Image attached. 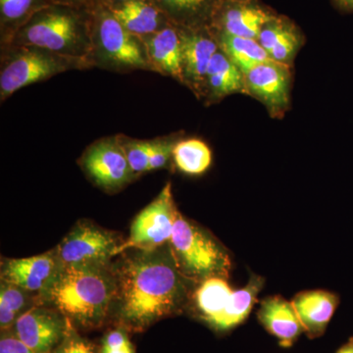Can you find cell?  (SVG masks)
<instances>
[{
	"instance_id": "1",
	"label": "cell",
	"mask_w": 353,
	"mask_h": 353,
	"mask_svg": "<svg viewBox=\"0 0 353 353\" xmlns=\"http://www.w3.org/2000/svg\"><path fill=\"white\" fill-rule=\"evenodd\" d=\"M114 261L116 292L109 324L143 333L157 322L189 307L197 284L176 266L170 245L155 250H128Z\"/></svg>"
},
{
	"instance_id": "2",
	"label": "cell",
	"mask_w": 353,
	"mask_h": 353,
	"mask_svg": "<svg viewBox=\"0 0 353 353\" xmlns=\"http://www.w3.org/2000/svg\"><path fill=\"white\" fill-rule=\"evenodd\" d=\"M116 292L114 262L108 266H58L34 303L55 309L78 331L109 324Z\"/></svg>"
},
{
	"instance_id": "3",
	"label": "cell",
	"mask_w": 353,
	"mask_h": 353,
	"mask_svg": "<svg viewBox=\"0 0 353 353\" xmlns=\"http://www.w3.org/2000/svg\"><path fill=\"white\" fill-rule=\"evenodd\" d=\"M15 46H32L62 57L88 60L94 52L92 7L48 4L32 14L11 38Z\"/></svg>"
},
{
	"instance_id": "4",
	"label": "cell",
	"mask_w": 353,
	"mask_h": 353,
	"mask_svg": "<svg viewBox=\"0 0 353 353\" xmlns=\"http://www.w3.org/2000/svg\"><path fill=\"white\" fill-rule=\"evenodd\" d=\"M169 245L178 268L196 284L212 277L229 278L233 267L229 250L208 230L180 212Z\"/></svg>"
},
{
	"instance_id": "5",
	"label": "cell",
	"mask_w": 353,
	"mask_h": 353,
	"mask_svg": "<svg viewBox=\"0 0 353 353\" xmlns=\"http://www.w3.org/2000/svg\"><path fill=\"white\" fill-rule=\"evenodd\" d=\"M92 38L94 52L106 63L120 69H152L143 39L128 32L99 2L92 6Z\"/></svg>"
},
{
	"instance_id": "6",
	"label": "cell",
	"mask_w": 353,
	"mask_h": 353,
	"mask_svg": "<svg viewBox=\"0 0 353 353\" xmlns=\"http://www.w3.org/2000/svg\"><path fill=\"white\" fill-rule=\"evenodd\" d=\"M124 243L115 232L80 220L55 246L58 266H108Z\"/></svg>"
},
{
	"instance_id": "7",
	"label": "cell",
	"mask_w": 353,
	"mask_h": 353,
	"mask_svg": "<svg viewBox=\"0 0 353 353\" xmlns=\"http://www.w3.org/2000/svg\"><path fill=\"white\" fill-rule=\"evenodd\" d=\"M14 52L0 74L1 101L22 88L90 62L32 46H16Z\"/></svg>"
},
{
	"instance_id": "8",
	"label": "cell",
	"mask_w": 353,
	"mask_h": 353,
	"mask_svg": "<svg viewBox=\"0 0 353 353\" xmlns=\"http://www.w3.org/2000/svg\"><path fill=\"white\" fill-rule=\"evenodd\" d=\"M179 211L172 194L171 183L136 216L130 236L120 245L117 254L128 250H150L166 245L171 240Z\"/></svg>"
},
{
	"instance_id": "9",
	"label": "cell",
	"mask_w": 353,
	"mask_h": 353,
	"mask_svg": "<svg viewBox=\"0 0 353 353\" xmlns=\"http://www.w3.org/2000/svg\"><path fill=\"white\" fill-rule=\"evenodd\" d=\"M81 166L97 187L108 192L122 190L136 178L118 138L101 139L88 148Z\"/></svg>"
},
{
	"instance_id": "10",
	"label": "cell",
	"mask_w": 353,
	"mask_h": 353,
	"mask_svg": "<svg viewBox=\"0 0 353 353\" xmlns=\"http://www.w3.org/2000/svg\"><path fill=\"white\" fill-rule=\"evenodd\" d=\"M69 321L55 309L34 303L16 320L12 331L32 353H54L64 341Z\"/></svg>"
},
{
	"instance_id": "11",
	"label": "cell",
	"mask_w": 353,
	"mask_h": 353,
	"mask_svg": "<svg viewBox=\"0 0 353 353\" xmlns=\"http://www.w3.org/2000/svg\"><path fill=\"white\" fill-rule=\"evenodd\" d=\"M57 267L54 248L27 259H2L0 279L37 296L48 284Z\"/></svg>"
},
{
	"instance_id": "12",
	"label": "cell",
	"mask_w": 353,
	"mask_h": 353,
	"mask_svg": "<svg viewBox=\"0 0 353 353\" xmlns=\"http://www.w3.org/2000/svg\"><path fill=\"white\" fill-rule=\"evenodd\" d=\"M248 92L274 110L287 108L290 95V71L285 63L269 60L243 73Z\"/></svg>"
},
{
	"instance_id": "13",
	"label": "cell",
	"mask_w": 353,
	"mask_h": 353,
	"mask_svg": "<svg viewBox=\"0 0 353 353\" xmlns=\"http://www.w3.org/2000/svg\"><path fill=\"white\" fill-rule=\"evenodd\" d=\"M257 319L284 348L292 347L304 333L292 301H288L281 296L265 297L257 311Z\"/></svg>"
},
{
	"instance_id": "14",
	"label": "cell",
	"mask_w": 353,
	"mask_h": 353,
	"mask_svg": "<svg viewBox=\"0 0 353 353\" xmlns=\"http://www.w3.org/2000/svg\"><path fill=\"white\" fill-rule=\"evenodd\" d=\"M301 320L304 333L309 339L320 338L340 304V297L324 290H306L297 294L292 301Z\"/></svg>"
},
{
	"instance_id": "15",
	"label": "cell",
	"mask_w": 353,
	"mask_h": 353,
	"mask_svg": "<svg viewBox=\"0 0 353 353\" xmlns=\"http://www.w3.org/2000/svg\"><path fill=\"white\" fill-rule=\"evenodd\" d=\"M143 39L152 68L159 73L185 81L182 63L181 28L170 24Z\"/></svg>"
},
{
	"instance_id": "16",
	"label": "cell",
	"mask_w": 353,
	"mask_h": 353,
	"mask_svg": "<svg viewBox=\"0 0 353 353\" xmlns=\"http://www.w3.org/2000/svg\"><path fill=\"white\" fill-rule=\"evenodd\" d=\"M233 292L227 278L206 279L197 284L187 311L211 330L226 309Z\"/></svg>"
},
{
	"instance_id": "17",
	"label": "cell",
	"mask_w": 353,
	"mask_h": 353,
	"mask_svg": "<svg viewBox=\"0 0 353 353\" xmlns=\"http://www.w3.org/2000/svg\"><path fill=\"white\" fill-rule=\"evenodd\" d=\"M180 28L183 79L199 85L205 82L209 64L219 46L201 28Z\"/></svg>"
},
{
	"instance_id": "18",
	"label": "cell",
	"mask_w": 353,
	"mask_h": 353,
	"mask_svg": "<svg viewBox=\"0 0 353 353\" xmlns=\"http://www.w3.org/2000/svg\"><path fill=\"white\" fill-rule=\"evenodd\" d=\"M109 8L128 32L141 39L173 24L153 0H128Z\"/></svg>"
},
{
	"instance_id": "19",
	"label": "cell",
	"mask_w": 353,
	"mask_h": 353,
	"mask_svg": "<svg viewBox=\"0 0 353 353\" xmlns=\"http://www.w3.org/2000/svg\"><path fill=\"white\" fill-rule=\"evenodd\" d=\"M228 6L221 11L215 24L219 26L221 32L243 37V38L259 39L263 28L276 17L259 7L236 3Z\"/></svg>"
},
{
	"instance_id": "20",
	"label": "cell",
	"mask_w": 353,
	"mask_h": 353,
	"mask_svg": "<svg viewBox=\"0 0 353 353\" xmlns=\"http://www.w3.org/2000/svg\"><path fill=\"white\" fill-rule=\"evenodd\" d=\"M264 285L263 277L252 274L245 287L234 290L229 304L211 331L215 334H224L243 324L252 313Z\"/></svg>"
},
{
	"instance_id": "21",
	"label": "cell",
	"mask_w": 353,
	"mask_h": 353,
	"mask_svg": "<svg viewBox=\"0 0 353 353\" xmlns=\"http://www.w3.org/2000/svg\"><path fill=\"white\" fill-rule=\"evenodd\" d=\"M206 82L215 97L248 90L243 72L222 50H218L211 59Z\"/></svg>"
},
{
	"instance_id": "22",
	"label": "cell",
	"mask_w": 353,
	"mask_h": 353,
	"mask_svg": "<svg viewBox=\"0 0 353 353\" xmlns=\"http://www.w3.org/2000/svg\"><path fill=\"white\" fill-rule=\"evenodd\" d=\"M174 25L183 28H201L212 17L215 0H153Z\"/></svg>"
},
{
	"instance_id": "23",
	"label": "cell",
	"mask_w": 353,
	"mask_h": 353,
	"mask_svg": "<svg viewBox=\"0 0 353 353\" xmlns=\"http://www.w3.org/2000/svg\"><path fill=\"white\" fill-rule=\"evenodd\" d=\"M218 46L243 73L256 65L272 60L257 39L243 38L220 32Z\"/></svg>"
},
{
	"instance_id": "24",
	"label": "cell",
	"mask_w": 353,
	"mask_h": 353,
	"mask_svg": "<svg viewBox=\"0 0 353 353\" xmlns=\"http://www.w3.org/2000/svg\"><path fill=\"white\" fill-rule=\"evenodd\" d=\"M173 159L176 168L187 175L205 173L212 162V153L204 141L197 139H185L176 143Z\"/></svg>"
},
{
	"instance_id": "25",
	"label": "cell",
	"mask_w": 353,
	"mask_h": 353,
	"mask_svg": "<svg viewBox=\"0 0 353 353\" xmlns=\"http://www.w3.org/2000/svg\"><path fill=\"white\" fill-rule=\"evenodd\" d=\"M46 6L44 0H0L1 31L6 41H10L21 26Z\"/></svg>"
},
{
	"instance_id": "26",
	"label": "cell",
	"mask_w": 353,
	"mask_h": 353,
	"mask_svg": "<svg viewBox=\"0 0 353 353\" xmlns=\"http://www.w3.org/2000/svg\"><path fill=\"white\" fill-rule=\"evenodd\" d=\"M119 141L134 176L148 172V164L152 155L153 141H137L120 137Z\"/></svg>"
},
{
	"instance_id": "27",
	"label": "cell",
	"mask_w": 353,
	"mask_h": 353,
	"mask_svg": "<svg viewBox=\"0 0 353 353\" xmlns=\"http://www.w3.org/2000/svg\"><path fill=\"white\" fill-rule=\"evenodd\" d=\"M36 296L17 285L1 281L0 284V303H6L17 317L32 307Z\"/></svg>"
},
{
	"instance_id": "28",
	"label": "cell",
	"mask_w": 353,
	"mask_h": 353,
	"mask_svg": "<svg viewBox=\"0 0 353 353\" xmlns=\"http://www.w3.org/2000/svg\"><path fill=\"white\" fill-rule=\"evenodd\" d=\"M294 32V30L289 25L276 19L265 26L263 30L260 32L257 41L269 55V52L272 50H274L278 44L282 43Z\"/></svg>"
},
{
	"instance_id": "29",
	"label": "cell",
	"mask_w": 353,
	"mask_h": 353,
	"mask_svg": "<svg viewBox=\"0 0 353 353\" xmlns=\"http://www.w3.org/2000/svg\"><path fill=\"white\" fill-rule=\"evenodd\" d=\"M54 353H99V348L87 339L83 338L80 331L69 321L64 341Z\"/></svg>"
},
{
	"instance_id": "30",
	"label": "cell",
	"mask_w": 353,
	"mask_h": 353,
	"mask_svg": "<svg viewBox=\"0 0 353 353\" xmlns=\"http://www.w3.org/2000/svg\"><path fill=\"white\" fill-rule=\"evenodd\" d=\"M176 141L171 139H160L153 141L152 155L148 164V172L164 168L168 164L169 160L173 157L174 148Z\"/></svg>"
},
{
	"instance_id": "31",
	"label": "cell",
	"mask_w": 353,
	"mask_h": 353,
	"mask_svg": "<svg viewBox=\"0 0 353 353\" xmlns=\"http://www.w3.org/2000/svg\"><path fill=\"white\" fill-rule=\"evenodd\" d=\"M129 334V332L124 328L113 327L102 336L99 348L114 350L132 347L134 345L130 340Z\"/></svg>"
},
{
	"instance_id": "32",
	"label": "cell",
	"mask_w": 353,
	"mask_h": 353,
	"mask_svg": "<svg viewBox=\"0 0 353 353\" xmlns=\"http://www.w3.org/2000/svg\"><path fill=\"white\" fill-rule=\"evenodd\" d=\"M297 46H299V37L296 36V32L288 37L285 41L278 44L274 50L269 52V57L274 61L285 63L294 51H296Z\"/></svg>"
},
{
	"instance_id": "33",
	"label": "cell",
	"mask_w": 353,
	"mask_h": 353,
	"mask_svg": "<svg viewBox=\"0 0 353 353\" xmlns=\"http://www.w3.org/2000/svg\"><path fill=\"white\" fill-rule=\"evenodd\" d=\"M0 353H32L25 343L18 339L12 330L1 332Z\"/></svg>"
},
{
	"instance_id": "34",
	"label": "cell",
	"mask_w": 353,
	"mask_h": 353,
	"mask_svg": "<svg viewBox=\"0 0 353 353\" xmlns=\"http://www.w3.org/2000/svg\"><path fill=\"white\" fill-rule=\"evenodd\" d=\"M48 4H59L79 7V8H88L94 6L95 0H44Z\"/></svg>"
},
{
	"instance_id": "35",
	"label": "cell",
	"mask_w": 353,
	"mask_h": 353,
	"mask_svg": "<svg viewBox=\"0 0 353 353\" xmlns=\"http://www.w3.org/2000/svg\"><path fill=\"white\" fill-rule=\"evenodd\" d=\"M336 353H353V338H350L345 345H341Z\"/></svg>"
},
{
	"instance_id": "36",
	"label": "cell",
	"mask_w": 353,
	"mask_h": 353,
	"mask_svg": "<svg viewBox=\"0 0 353 353\" xmlns=\"http://www.w3.org/2000/svg\"><path fill=\"white\" fill-rule=\"evenodd\" d=\"M99 353H136L134 345L132 347L122 348V350H102L99 348Z\"/></svg>"
},
{
	"instance_id": "37",
	"label": "cell",
	"mask_w": 353,
	"mask_h": 353,
	"mask_svg": "<svg viewBox=\"0 0 353 353\" xmlns=\"http://www.w3.org/2000/svg\"><path fill=\"white\" fill-rule=\"evenodd\" d=\"M128 0H95V2H99V3L104 4V6L108 7H114L119 6L123 2H126Z\"/></svg>"
},
{
	"instance_id": "38",
	"label": "cell",
	"mask_w": 353,
	"mask_h": 353,
	"mask_svg": "<svg viewBox=\"0 0 353 353\" xmlns=\"http://www.w3.org/2000/svg\"><path fill=\"white\" fill-rule=\"evenodd\" d=\"M336 2L343 8L353 10V0H336Z\"/></svg>"
},
{
	"instance_id": "39",
	"label": "cell",
	"mask_w": 353,
	"mask_h": 353,
	"mask_svg": "<svg viewBox=\"0 0 353 353\" xmlns=\"http://www.w3.org/2000/svg\"><path fill=\"white\" fill-rule=\"evenodd\" d=\"M231 2H236V3H245L248 0H229Z\"/></svg>"
}]
</instances>
